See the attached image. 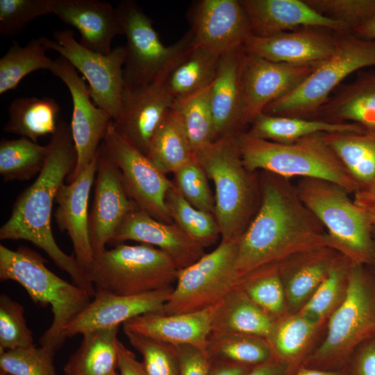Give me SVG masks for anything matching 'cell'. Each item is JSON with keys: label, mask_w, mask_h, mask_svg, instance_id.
I'll return each instance as SVG.
<instances>
[{"label": "cell", "mask_w": 375, "mask_h": 375, "mask_svg": "<svg viewBox=\"0 0 375 375\" xmlns=\"http://www.w3.org/2000/svg\"><path fill=\"white\" fill-rule=\"evenodd\" d=\"M289 180L267 172L263 178L259 207L238 241L239 279L297 255L330 247L324 227Z\"/></svg>", "instance_id": "6da1fadb"}, {"label": "cell", "mask_w": 375, "mask_h": 375, "mask_svg": "<svg viewBox=\"0 0 375 375\" xmlns=\"http://www.w3.org/2000/svg\"><path fill=\"white\" fill-rule=\"evenodd\" d=\"M47 146L48 155L43 169L15 200L10 217L0 228V239L31 242L69 274L74 284L93 298L95 290L88 273L81 267L74 255H67L59 247L51 229L56 194L76 164L70 124L60 121Z\"/></svg>", "instance_id": "7a4b0ae2"}, {"label": "cell", "mask_w": 375, "mask_h": 375, "mask_svg": "<svg viewBox=\"0 0 375 375\" xmlns=\"http://www.w3.org/2000/svg\"><path fill=\"white\" fill-rule=\"evenodd\" d=\"M46 262L42 256L26 247L12 250L0 244L1 281H15L24 288L36 305L51 306L53 319L40 343L56 351L66 340L65 327L92 297L84 289L57 276Z\"/></svg>", "instance_id": "3957f363"}, {"label": "cell", "mask_w": 375, "mask_h": 375, "mask_svg": "<svg viewBox=\"0 0 375 375\" xmlns=\"http://www.w3.org/2000/svg\"><path fill=\"white\" fill-rule=\"evenodd\" d=\"M238 135L220 138L195 156L215 187L214 215L221 239L239 240L260 205L253 172L244 165Z\"/></svg>", "instance_id": "277c9868"}, {"label": "cell", "mask_w": 375, "mask_h": 375, "mask_svg": "<svg viewBox=\"0 0 375 375\" xmlns=\"http://www.w3.org/2000/svg\"><path fill=\"white\" fill-rule=\"evenodd\" d=\"M325 134L316 133L283 144L242 132L238 141L244 164L250 172L263 170L287 179L324 180L354 193L358 185L327 143Z\"/></svg>", "instance_id": "5b68a950"}, {"label": "cell", "mask_w": 375, "mask_h": 375, "mask_svg": "<svg viewBox=\"0 0 375 375\" xmlns=\"http://www.w3.org/2000/svg\"><path fill=\"white\" fill-rule=\"evenodd\" d=\"M375 338V281L364 265L351 263L344 297L329 317L326 335L302 365L320 369L348 367L356 350Z\"/></svg>", "instance_id": "8992f818"}, {"label": "cell", "mask_w": 375, "mask_h": 375, "mask_svg": "<svg viewBox=\"0 0 375 375\" xmlns=\"http://www.w3.org/2000/svg\"><path fill=\"white\" fill-rule=\"evenodd\" d=\"M306 206L321 222L330 247L351 262L374 260L375 222L349 197L344 188L324 180L301 178L296 186Z\"/></svg>", "instance_id": "52a82bcc"}, {"label": "cell", "mask_w": 375, "mask_h": 375, "mask_svg": "<svg viewBox=\"0 0 375 375\" xmlns=\"http://www.w3.org/2000/svg\"><path fill=\"white\" fill-rule=\"evenodd\" d=\"M178 270L153 246L122 243L96 256L88 273L95 293L135 295L172 287Z\"/></svg>", "instance_id": "ba28073f"}, {"label": "cell", "mask_w": 375, "mask_h": 375, "mask_svg": "<svg viewBox=\"0 0 375 375\" xmlns=\"http://www.w3.org/2000/svg\"><path fill=\"white\" fill-rule=\"evenodd\" d=\"M375 66V41L351 32H337L334 54L320 63L294 90L270 103L265 114L315 118L333 90L353 72Z\"/></svg>", "instance_id": "9c48e42d"}, {"label": "cell", "mask_w": 375, "mask_h": 375, "mask_svg": "<svg viewBox=\"0 0 375 375\" xmlns=\"http://www.w3.org/2000/svg\"><path fill=\"white\" fill-rule=\"evenodd\" d=\"M116 9L126 38L124 87L163 83L174 65L192 47L191 31L176 43L166 46L153 28L151 19L137 3L123 1Z\"/></svg>", "instance_id": "30bf717a"}, {"label": "cell", "mask_w": 375, "mask_h": 375, "mask_svg": "<svg viewBox=\"0 0 375 375\" xmlns=\"http://www.w3.org/2000/svg\"><path fill=\"white\" fill-rule=\"evenodd\" d=\"M239 240L221 239L219 245L178 270L176 285L160 313L200 311L223 299L239 283L235 260Z\"/></svg>", "instance_id": "8fae6325"}, {"label": "cell", "mask_w": 375, "mask_h": 375, "mask_svg": "<svg viewBox=\"0 0 375 375\" xmlns=\"http://www.w3.org/2000/svg\"><path fill=\"white\" fill-rule=\"evenodd\" d=\"M53 39L46 37L48 50L58 52L88 82L91 98L96 106L105 110L112 122L122 112L124 90L123 69L125 47H117L107 55L90 51L78 42L69 29L56 31Z\"/></svg>", "instance_id": "7c38bea8"}, {"label": "cell", "mask_w": 375, "mask_h": 375, "mask_svg": "<svg viewBox=\"0 0 375 375\" xmlns=\"http://www.w3.org/2000/svg\"><path fill=\"white\" fill-rule=\"evenodd\" d=\"M103 144L121 172L126 191L138 207L154 219L174 223L166 195L173 182L138 149L119 135L110 123Z\"/></svg>", "instance_id": "4fadbf2b"}, {"label": "cell", "mask_w": 375, "mask_h": 375, "mask_svg": "<svg viewBox=\"0 0 375 375\" xmlns=\"http://www.w3.org/2000/svg\"><path fill=\"white\" fill-rule=\"evenodd\" d=\"M49 71L65 84L72 99L70 127L77 160L74 169L66 178L70 183L97 155L112 119L92 101L85 79L65 58L60 56L54 59Z\"/></svg>", "instance_id": "5bb4252c"}, {"label": "cell", "mask_w": 375, "mask_h": 375, "mask_svg": "<svg viewBox=\"0 0 375 375\" xmlns=\"http://www.w3.org/2000/svg\"><path fill=\"white\" fill-rule=\"evenodd\" d=\"M94 183L89 231L95 257L106 249L125 217L138 206L128 197L121 172L103 143L99 149Z\"/></svg>", "instance_id": "9a60e30c"}, {"label": "cell", "mask_w": 375, "mask_h": 375, "mask_svg": "<svg viewBox=\"0 0 375 375\" xmlns=\"http://www.w3.org/2000/svg\"><path fill=\"white\" fill-rule=\"evenodd\" d=\"M319 64L276 62L246 53L241 82L247 124L297 88Z\"/></svg>", "instance_id": "2e32d148"}, {"label": "cell", "mask_w": 375, "mask_h": 375, "mask_svg": "<svg viewBox=\"0 0 375 375\" xmlns=\"http://www.w3.org/2000/svg\"><path fill=\"white\" fill-rule=\"evenodd\" d=\"M193 45L219 56L244 47L252 32L240 1L202 0L192 14Z\"/></svg>", "instance_id": "e0dca14e"}, {"label": "cell", "mask_w": 375, "mask_h": 375, "mask_svg": "<svg viewBox=\"0 0 375 375\" xmlns=\"http://www.w3.org/2000/svg\"><path fill=\"white\" fill-rule=\"evenodd\" d=\"M174 103L164 83L124 87L121 115L112 122L113 127L147 156L153 136Z\"/></svg>", "instance_id": "ac0fdd59"}, {"label": "cell", "mask_w": 375, "mask_h": 375, "mask_svg": "<svg viewBox=\"0 0 375 375\" xmlns=\"http://www.w3.org/2000/svg\"><path fill=\"white\" fill-rule=\"evenodd\" d=\"M173 288L135 295L96 292L88 305L64 330L65 338L88 332L119 327L147 313L160 312Z\"/></svg>", "instance_id": "d6986e66"}, {"label": "cell", "mask_w": 375, "mask_h": 375, "mask_svg": "<svg viewBox=\"0 0 375 375\" xmlns=\"http://www.w3.org/2000/svg\"><path fill=\"white\" fill-rule=\"evenodd\" d=\"M99 150L90 163L72 182L62 184L56 197L57 226L69 235L74 255L87 272L94 260L89 231V197L95 180Z\"/></svg>", "instance_id": "ffe728a7"}, {"label": "cell", "mask_w": 375, "mask_h": 375, "mask_svg": "<svg viewBox=\"0 0 375 375\" xmlns=\"http://www.w3.org/2000/svg\"><path fill=\"white\" fill-rule=\"evenodd\" d=\"M337 47V32L307 27L267 38L252 35L244 48L247 53L290 64H317L331 57Z\"/></svg>", "instance_id": "44dd1931"}, {"label": "cell", "mask_w": 375, "mask_h": 375, "mask_svg": "<svg viewBox=\"0 0 375 375\" xmlns=\"http://www.w3.org/2000/svg\"><path fill=\"white\" fill-rule=\"evenodd\" d=\"M128 240L163 251L179 269L193 264L206 253L205 248L176 224L158 221L138 207L127 215L109 244L115 246Z\"/></svg>", "instance_id": "7402d4cb"}, {"label": "cell", "mask_w": 375, "mask_h": 375, "mask_svg": "<svg viewBox=\"0 0 375 375\" xmlns=\"http://www.w3.org/2000/svg\"><path fill=\"white\" fill-rule=\"evenodd\" d=\"M240 2L255 37L267 38L307 27L350 32L344 24L319 14L304 0H241Z\"/></svg>", "instance_id": "603a6c76"}, {"label": "cell", "mask_w": 375, "mask_h": 375, "mask_svg": "<svg viewBox=\"0 0 375 375\" xmlns=\"http://www.w3.org/2000/svg\"><path fill=\"white\" fill-rule=\"evenodd\" d=\"M246 51L239 47L221 56L210 86V101L214 124V141L238 135L245 121L241 82Z\"/></svg>", "instance_id": "cb8c5ba5"}, {"label": "cell", "mask_w": 375, "mask_h": 375, "mask_svg": "<svg viewBox=\"0 0 375 375\" xmlns=\"http://www.w3.org/2000/svg\"><path fill=\"white\" fill-rule=\"evenodd\" d=\"M217 303L192 312L139 315L123 324L124 333L142 335L171 345L191 344L206 351Z\"/></svg>", "instance_id": "d4e9b609"}, {"label": "cell", "mask_w": 375, "mask_h": 375, "mask_svg": "<svg viewBox=\"0 0 375 375\" xmlns=\"http://www.w3.org/2000/svg\"><path fill=\"white\" fill-rule=\"evenodd\" d=\"M53 14L81 35L80 44L96 53L107 55L111 43L124 30L116 8L98 0H56Z\"/></svg>", "instance_id": "484cf974"}, {"label": "cell", "mask_w": 375, "mask_h": 375, "mask_svg": "<svg viewBox=\"0 0 375 375\" xmlns=\"http://www.w3.org/2000/svg\"><path fill=\"white\" fill-rule=\"evenodd\" d=\"M340 254L324 247L297 255L280 264L288 310H299L304 306Z\"/></svg>", "instance_id": "4316f807"}, {"label": "cell", "mask_w": 375, "mask_h": 375, "mask_svg": "<svg viewBox=\"0 0 375 375\" xmlns=\"http://www.w3.org/2000/svg\"><path fill=\"white\" fill-rule=\"evenodd\" d=\"M315 119L353 123L375 131V74H365L345 85L318 110Z\"/></svg>", "instance_id": "83f0119b"}, {"label": "cell", "mask_w": 375, "mask_h": 375, "mask_svg": "<svg viewBox=\"0 0 375 375\" xmlns=\"http://www.w3.org/2000/svg\"><path fill=\"white\" fill-rule=\"evenodd\" d=\"M276 322L237 286L217 303L212 332L250 334L268 341Z\"/></svg>", "instance_id": "f1b7e54d"}, {"label": "cell", "mask_w": 375, "mask_h": 375, "mask_svg": "<svg viewBox=\"0 0 375 375\" xmlns=\"http://www.w3.org/2000/svg\"><path fill=\"white\" fill-rule=\"evenodd\" d=\"M247 133L262 140L288 144L319 133H355L365 131L353 123H335L315 118L258 115Z\"/></svg>", "instance_id": "f546056e"}, {"label": "cell", "mask_w": 375, "mask_h": 375, "mask_svg": "<svg viewBox=\"0 0 375 375\" xmlns=\"http://www.w3.org/2000/svg\"><path fill=\"white\" fill-rule=\"evenodd\" d=\"M119 327L88 332L63 367L65 375H109L118 367Z\"/></svg>", "instance_id": "4dcf8cb0"}, {"label": "cell", "mask_w": 375, "mask_h": 375, "mask_svg": "<svg viewBox=\"0 0 375 375\" xmlns=\"http://www.w3.org/2000/svg\"><path fill=\"white\" fill-rule=\"evenodd\" d=\"M60 106L51 97H23L13 99L8 108V118L3 131L37 142L56 131Z\"/></svg>", "instance_id": "1f68e13d"}, {"label": "cell", "mask_w": 375, "mask_h": 375, "mask_svg": "<svg viewBox=\"0 0 375 375\" xmlns=\"http://www.w3.org/2000/svg\"><path fill=\"white\" fill-rule=\"evenodd\" d=\"M220 57L206 49L192 45L163 82L174 101L186 98L210 85Z\"/></svg>", "instance_id": "d6a6232c"}, {"label": "cell", "mask_w": 375, "mask_h": 375, "mask_svg": "<svg viewBox=\"0 0 375 375\" xmlns=\"http://www.w3.org/2000/svg\"><path fill=\"white\" fill-rule=\"evenodd\" d=\"M147 156L165 174H174L195 157L182 119L173 108L155 133Z\"/></svg>", "instance_id": "836d02e7"}, {"label": "cell", "mask_w": 375, "mask_h": 375, "mask_svg": "<svg viewBox=\"0 0 375 375\" xmlns=\"http://www.w3.org/2000/svg\"><path fill=\"white\" fill-rule=\"evenodd\" d=\"M325 139L358 185V190L375 182V131L326 133Z\"/></svg>", "instance_id": "e575fe53"}, {"label": "cell", "mask_w": 375, "mask_h": 375, "mask_svg": "<svg viewBox=\"0 0 375 375\" xmlns=\"http://www.w3.org/2000/svg\"><path fill=\"white\" fill-rule=\"evenodd\" d=\"M318 325L299 312L277 320L268 340L274 356L297 370L310 354Z\"/></svg>", "instance_id": "d590c367"}, {"label": "cell", "mask_w": 375, "mask_h": 375, "mask_svg": "<svg viewBox=\"0 0 375 375\" xmlns=\"http://www.w3.org/2000/svg\"><path fill=\"white\" fill-rule=\"evenodd\" d=\"M206 351L211 360L248 367H253L276 357L266 339L235 332H211Z\"/></svg>", "instance_id": "8d00e7d4"}, {"label": "cell", "mask_w": 375, "mask_h": 375, "mask_svg": "<svg viewBox=\"0 0 375 375\" xmlns=\"http://www.w3.org/2000/svg\"><path fill=\"white\" fill-rule=\"evenodd\" d=\"M45 39V36L32 39L24 46L12 42L0 58V94L15 90L25 76L35 71L51 69L54 60L46 55Z\"/></svg>", "instance_id": "74e56055"}, {"label": "cell", "mask_w": 375, "mask_h": 375, "mask_svg": "<svg viewBox=\"0 0 375 375\" xmlns=\"http://www.w3.org/2000/svg\"><path fill=\"white\" fill-rule=\"evenodd\" d=\"M48 146L30 139L0 141V174L5 182L28 181L38 175L48 155Z\"/></svg>", "instance_id": "f35d334b"}, {"label": "cell", "mask_w": 375, "mask_h": 375, "mask_svg": "<svg viewBox=\"0 0 375 375\" xmlns=\"http://www.w3.org/2000/svg\"><path fill=\"white\" fill-rule=\"evenodd\" d=\"M351 263L347 258L340 254L324 280L297 312L321 326L344 297Z\"/></svg>", "instance_id": "ab89813d"}, {"label": "cell", "mask_w": 375, "mask_h": 375, "mask_svg": "<svg viewBox=\"0 0 375 375\" xmlns=\"http://www.w3.org/2000/svg\"><path fill=\"white\" fill-rule=\"evenodd\" d=\"M166 203L173 222L203 248L215 243L221 236L215 215L192 206L174 182L167 192Z\"/></svg>", "instance_id": "60d3db41"}, {"label": "cell", "mask_w": 375, "mask_h": 375, "mask_svg": "<svg viewBox=\"0 0 375 375\" xmlns=\"http://www.w3.org/2000/svg\"><path fill=\"white\" fill-rule=\"evenodd\" d=\"M210 86L186 98L175 101L172 106L182 119L194 156L214 142Z\"/></svg>", "instance_id": "b9f144b4"}, {"label": "cell", "mask_w": 375, "mask_h": 375, "mask_svg": "<svg viewBox=\"0 0 375 375\" xmlns=\"http://www.w3.org/2000/svg\"><path fill=\"white\" fill-rule=\"evenodd\" d=\"M238 286L275 319L287 315V302L280 264L257 270L240 279Z\"/></svg>", "instance_id": "7bdbcfd3"}, {"label": "cell", "mask_w": 375, "mask_h": 375, "mask_svg": "<svg viewBox=\"0 0 375 375\" xmlns=\"http://www.w3.org/2000/svg\"><path fill=\"white\" fill-rule=\"evenodd\" d=\"M56 351L34 345L0 351L1 370L10 375H57L53 358Z\"/></svg>", "instance_id": "ee69618b"}, {"label": "cell", "mask_w": 375, "mask_h": 375, "mask_svg": "<svg viewBox=\"0 0 375 375\" xmlns=\"http://www.w3.org/2000/svg\"><path fill=\"white\" fill-rule=\"evenodd\" d=\"M56 0H0V34L10 38L20 33L36 18L53 14Z\"/></svg>", "instance_id": "f6af8a7d"}, {"label": "cell", "mask_w": 375, "mask_h": 375, "mask_svg": "<svg viewBox=\"0 0 375 375\" xmlns=\"http://www.w3.org/2000/svg\"><path fill=\"white\" fill-rule=\"evenodd\" d=\"M34 345L24 307L6 294L0 295V351Z\"/></svg>", "instance_id": "bcb514c9"}, {"label": "cell", "mask_w": 375, "mask_h": 375, "mask_svg": "<svg viewBox=\"0 0 375 375\" xmlns=\"http://www.w3.org/2000/svg\"><path fill=\"white\" fill-rule=\"evenodd\" d=\"M174 175L175 186L192 206L214 215L215 197L208 182V178L195 157Z\"/></svg>", "instance_id": "7dc6e473"}, {"label": "cell", "mask_w": 375, "mask_h": 375, "mask_svg": "<svg viewBox=\"0 0 375 375\" xmlns=\"http://www.w3.org/2000/svg\"><path fill=\"white\" fill-rule=\"evenodd\" d=\"M124 334L130 344L141 355L147 375H180L173 345L134 333Z\"/></svg>", "instance_id": "c3c4849f"}, {"label": "cell", "mask_w": 375, "mask_h": 375, "mask_svg": "<svg viewBox=\"0 0 375 375\" xmlns=\"http://www.w3.org/2000/svg\"><path fill=\"white\" fill-rule=\"evenodd\" d=\"M319 14L344 24L349 31L375 17V0H304Z\"/></svg>", "instance_id": "681fc988"}, {"label": "cell", "mask_w": 375, "mask_h": 375, "mask_svg": "<svg viewBox=\"0 0 375 375\" xmlns=\"http://www.w3.org/2000/svg\"><path fill=\"white\" fill-rule=\"evenodd\" d=\"M180 375H209L212 360L207 352L191 344L173 345Z\"/></svg>", "instance_id": "f907efd6"}, {"label": "cell", "mask_w": 375, "mask_h": 375, "mask_svg": "<svg viewBox=\"0 0 375 375\" xmlns=\"http://www.w3.org/2000/svg\"><path fill=\"white\" fill-rule=\"evenodd\" d=\"M348 369L350 375H375V338L362 344L356 350Z\"/></svg>", "instance_id": "816d5d0a"}, {"label": "cell", "mask_w": 375, "mask_h": 375, "mask_svg": "<svg viewBox=\"0 0 375 375\" xmlns=\"http://www.w3.org/2000/svg\"><path fill=\"white\" fill-rule=\"evenodd\" d=\"M118 352L119 375H147L142 362L120 340L118 342Z\"/></svg>", "instance_id": "f5cc1de1"}, {"label": "cell", "mask_w": 375, "mask_h": 375, "mask_svg": "<svg viewBox=\"0 0 375 375\" xmlns=\"http://www.w3.org/2000/svg\"><path fill=\"white\" fill-rule=\"evenodd\" d=\"M297 370L276 357L255 365L245 375H294Z\"/></svg>", "instance_id": "db71d44e"}, {"label": "cell", "mask_w": 375, "mask_h": 375, "mask_svg": "<svg viewBox=\"0 0 375 375\" xmlns=\"http://www.w3.org/2000/svg\"><path fill=\"white\" fill-rule=\"evenodd\" d=\"M353 194V201L366 211L375 222V182L359 188Z\"/></svg>", "instance_id": "11a10c76"}, {"label": "cell", "mask_w": 375, "mask_h": 375, "mask_svg": "<svg viewBox=\"0 0 375 375\" xmlns=\"http://www.w3.org/2000/svg\"><path fill=\"white\" fill-rule=\"evenodd\" d=\"M252 367L212 360L209 375H245Z\"/></svg>", "instance_id": "9f6ffc18"}, {"label": "cell", "mask_w": 375, "mask_h": 375, "mask_svg": "<svg viewBox=\"0 0 375 375\" xmlns=\"http://www.w3.org/2000/svg\"><path fill=\"white\" fill-rule=\"evenodd\" d=\"M294 375H350L348 367L338 369H320L301 365Z\"/></svg>", "instance_id": "6f0895ef"}, {"label": "cell", "mask_w": 375, "mask_h": 375, "mask_svg": "<svg viewBox=\"0 0 375 375\" xmlns=\"http://www.w3.org/2000/svg\"><path fill=\"white\" fill-rule=\"evenodd\" d=\"M351 33L358 37L375 41V17L357 26Z\"/></svg>", "instance_id": "680465c9"}, {"label": "cell", "mask_w": 375, "mask_h": 375, "mask_svg": "<svg viewBox=\"0 0 375 375\" xmlns=\"http://www.w3.org/2000/svg\"><path fill=\"white\" fill-rule=\"evenodd\" d=\"M374 261H375V227L374 229V260L373 262Z\"/></svg>", "instance_id": "91938a15"}, {"label": "cell", "mask_w": 375, "mask_h": 375, "mask_svg": "<svg viewBox=\"0 0 375 375\" xmlns=\"http://www.w3.org/2000/svg\"><path fill=\"white\" fill-rule=\"evenodd\" d=\"M109 375H119V374H117L116 372L109 374Z\"/></svg>", "instance_id": "94428289"}]
</instances>
